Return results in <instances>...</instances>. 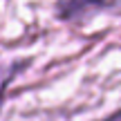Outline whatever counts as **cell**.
Listing matches in <instances>:
<instances>
[{"label":"cell","instance_id":"1","mask_svg":"<svg viewBox=\"0 0 121 121\" xmlns=\"http://www.w3.org/2000/svg\"><path fill=\"white\" fill-rule=\"evenodd\" d=\"M121 9V0H56V13L58 20L63 22H81L90 20L92 16H99L105 11Z\"/></svg>","mask_w":121,"mask_h":121},{"label":"cell","instance_id":"2","mask_svg":"<svg viewBox=\"0 0 121 121\" xmlns=\"http://www.w3.org/2000/svg\"><path fill=\"white\" fill-rule=\"evenodd\" d=\"M29 65V60H11V63H0V110L4 105V96L7 90L13 81L18 78V74L25 72V67Z\"/></svg>","mask_w":121,"mask_h":121},{"label":"cell","instance_id":"3","mask_svg":"<svg viewBox=\"0 0 121 121\" xmlns=\"http://www.w3.org/2000/svg\"><path fill=\"white\" fill-rule=\"evenodd\" d=\"M99 121H121V110H117V112L108 114V117H103V119H99Z\"/></svg>","mask_w":121,"mask_h":121}]
</instances>
